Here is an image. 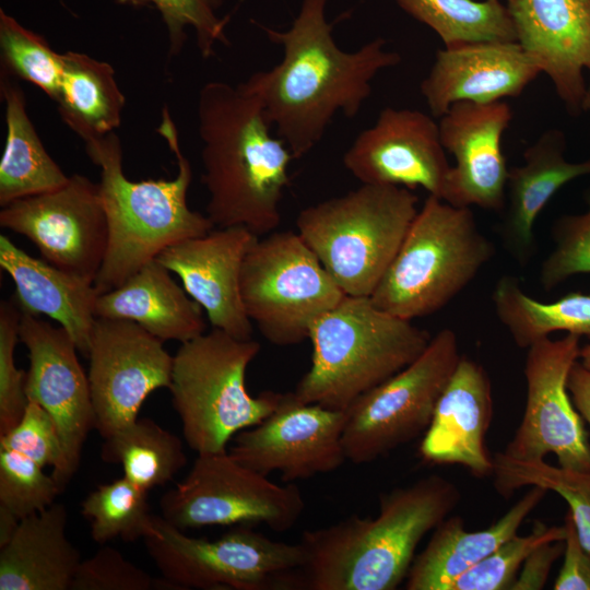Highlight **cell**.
Returning a JSON list of instances; mask_svg holds the SVG:
<instances>
[{"label":"cell","instance_id":"12","mask_svg":"<svg viewBox=\"0 0 590 590\" xmlns=\"http://www.w3.org/2000/svg\"><path fill=\"white\" fill-rule=\"evenodd\" d=\"M162 517L178 529L263 523L291 529L305 509L297 485H279L226 450L197 456L187 476L160 499Z\"/></svg>","mask_w":590,"mask_h":590},{"label":"cell","instance_id":"2","mask_svg":"<svg viewBox=\"0 0 590 590\" xmlns=\"http://www.w3.org/2000/svg\"><path fill=\"white\" fill-rule=\"evenodd\" d=\"M197 118L213 226H243L259 237L274 232L294 157L259 97L245 82L211 81L199 92Z\"/></svg>","mask_w":590,"mask_h":590},{"label":"cell","instance_id":"45","mask_svg":"<svg viewBox=\"0 0 590 590\" xmlns=\"http://www.w3.org/2000/svg\"><path fill=\"white\" fill-rule=\"evenodd\" d=\"M565 541L545 542L533 548L522 563L510 590L543 589L551 569L564 553Z\"/></svg>","mask_w":590,"mask_h":590},{"label":"cell","instance_id":"7","mask_svg":"<svg viewBox=\"0 0 590 590\" xmlns=\"http://www.w3.org/2000/svg\"><path fill=\"white\" fill-rule=\"evenodd\" d=\"M417 201L404 187L362 184L303 209L297 233L345 295L369 297L413 222Z\"/></svg>","mask_w":590,"mask_h":590},{"label":"cell","instance_id":"15","mask_svg":"<svg viewBox=\"0 0 590 590\" xmlns=\"http://www.w3.org/2000/svg\"><path fill=\"white\" fill-rule=\"evenodd\" d=\"M87 357L95 429L104 439L137 420L153 391L169 387L173 356L131 320L96 318Z\"/></svg>","mask_w":590,"mask_h":590},{"label":"cell","instance_id":"36","mask_svg":"<svg viewBox=\"0 0 590 590\" xmlns=\"http://www.w3.org/2000/svg\"><path fill=\"white\" fill-rule=\"evenodd\" d=\"M1 73L27 81L55 99L63 72L62 54L39 34L0 10Z\"/></svg>","mask_w":590,"mask_h":590},{"label":"cell","instance_id":"46","mask_svg":"<svg viewBox=\"0 0 590 590\" xmlns=\"http://www.w3.org/2000/svg\"><path fill=\"white\" fill-rule=\"evenodd\" d=\"M567 387L574 405L590 426V369L577 361L570 369Z\"/></svg>","mask_w":590,"mask_h":590},{"label":"cell","instance_id":"38","mask_svg":"<svg viewBox=\"0 0 590 590\" xmlns=\"http://www.w3.org/2000/svg\"><path fill=\"white\" fill-rule=\"evenodd\" d=\"M565 539L564 526L535 521L530 533L515 534L495 551L459 576L449 590H508L523 560L538 545Z\"/></svg>","mask_w":590,"mask_h":590},{"label":"cell","instance_id":"5","mask_svg":"<svg viewBox=\"0 0 590 590\" xmlns=\"http://www.w3.org/2000/svg\"><path fill=\"white\" fill-rule=\"evenodd\" d=\"M311 364L294 394L305 403L346 410L353 401L417 358L432 335L375 306L347 296L312 324Z\"/></svg>","mask_w":590,"mask_h":590},{"label":"cell","instance_id":"13","mask_svg":"<svg viewBox=\"0 0 590 590\" xmlns=\"http://www.w3.org/2000/svg\"><path fill=\"white\" fill-rule=\"evenodd\" d=\"M579 353L580 337L571 333L544 338L528 347L524 412L504 453L524 460L554 455L558 465L590 473L588 434L567 387Z\"/></svg>","mask_w":590,"mask_h":590},{"label":"cell","instance_id":"3","mask_svg":"<svg viewBox=\"0 0 590 590\" xmlns=\"http://www.w3.org/2000/svg\"><path fill=\"white\" fill-rule=\"evenodd\" d=\"M458 487L439 475L393 488L379 497L376 517L357 515L300 536L304 590H393L406 578L422 539L460 500Z\"/></svg>","mask_w":590,"mask_h":590},{"label":"cell","instance_id":"49","mask_svg":"<svg viewBox=\"0 0 590 590\" xmlns=\"http://www.w3.org/2000/svg\"><path fill=\"white\" fill-rule=\"evenodd\" d=\"M588 72L590 73V69H589ZM582 110L583 111H589L590 110V80H589V83L587 84V90H586V95H585V99H583Z\"/></svg>","mask_w":590,"mask_h":590},{"label":"cell","instance_id":"26","mask_svg":"<svg viewBox=\"0 0 590 590\" xmlns=\"http://www.w3.org/2000/svg\"><path fill=\"white\" fill-rule=\"evenodd\" d=\"M546 492L531 486L506 514L483 530L468 531L461 517H447L434 529L425 548L414 557L405 589L449 590L459 576L517 534Z\"/></svg>","mask_w":590,"mask_h":590},{"label":"cell","instance_id":"33","mask_svg":"<svg viewBox=\"0 0 590 590\" xmlns=\"http://www.w3.org/2000/svg\"><path fill=\"white\" fill-rule=\"evenodd\" d=\"M432 28L445 47L481 42H517L511 16L500 0H394Z\"/></svg>","mask_w":590,"mask_h":590},{"label":"cell","instance_id":"37","mask_svg":"<svg viewBox=\"0 0 590 590\" xmlns=\"http://www.w3.org/2000/svg\"><path fill=\"white\" fill-rule=\"evenodd\" d=\"M118 4L154 7L162 16L168 36V58L178 56L186 43V28H192L204 59L212 57L217 45H228L227 19L217 15L223 0H115Z\"/></svg>","mask_w":590,"mask_h":590},{"label":"cell","instance_id":"4","mask_svg":"<svg viewBox=\"0 0 590 590\" xmlns=\"http://www.w3.org/2000/svg\"><path fill=\"white\" fill-rule=\"evenodd\" d=\"M157 132L177 160L173 179L133 181L126 177L116 132L84 141L87 156L99 168L98 186L108 226L106 255L94 282L99 294L120 286L168 247L214 227L208 215L188 205L192 168L166 106Z\"/></svg>","mask_w":590,"mask_h":590},{"label":"cell","instance_id":"48","mask_svg":"<svg viewBox=\"0 0 590 590\" xmlns=\"http://www.w3.org/2000/svg\"><path fill=\"white\" fill-rule=\"evenodd\" d=\"M579 362L582 366L590 369V343L580 347Z\"/></svg>","mask_w":590,"mask_h":590},{"label":"cell","instance_id":"41","mask_svg":"<svg viewBox=\"0 0 590 590\" xmlns=\"http://www.w3.org/2000/svg\"><path fill=\"white\" fill-rule=\"evenodd\" d=\"M22 311L11 297L0 304V436L12 429L28 403L26 371L15 365L14 351L20 340Z\"/></svg>","mask_w":590,"mask_h":590},{"label":"cell","instance_id":"16","mask_svg":"<svg viewBox=\"0 0 590 590\" xmlns=\"http://www.w3.org/2000/svg\"><path fill=\"white\" fill-rule=\"evenodd\" d=\"M345 421V410L305 403L294 392L282 393L271 414L236 434L228 453L263 475L279 472L284 482L329 473L346 460Z\"/></svg>","mask_w":590,"mask_h":590},{"label":"cell","instance_id":"21","mask_svg":"<svg viewBox=\"0 0 590 590\" xmlns=\"http://www.w3.org/2000/svg\"><path fill=\"white\" fill-rule=\"evenodd\" d=\"M517 42L552 81L566 110L580 115L590 69V0H505Z\"/></svg>","mask_w":590,"mask_h":590},{"label":"cell","instance_id":"47","mask_svg":"<svg viewBox=\"0 0 590 590\" xmlns=\"http://www.w3.org/2000/svg\"><path fill=\"white\" fill-rule=\"evenodd\" d=\"M19 522L20 520L12 512L0 506V547L12 539Z\"/></svg>","mask_w":590,"mask_h":590},{"label":"cell","instance_id":"30","mask_svg":"<svg viewBox=\"0 0 590 590\" xmlns=\"http://www.w3.org/2000/svg\"><path fill=\"white\" fill-rule=\"evenodd\" d=\"M62 57V78L54 99L62 121L83 141L115 132L126 98L111 64L71 50Z\"/></svg>","mask_w":590,"mask_h":590},{"label":"cell","instance_id":"31","mask_svg":"<svg viewBox=\"0 0 590 590\" xmlns=\"http://www.w3.org/2000/svg\"><path fill=\"white\" fill-rule=\"evenodd\" d=\"M492 302L497 318L519 347L528 349L558 331L590 338V294L568 293L543 303L528 295L515 276L504 275L493 290Z\"/></svg>","mask_w":590,"mask_h":590},{"label":"cell","instance_id":"29","mask_svg":"<svg viewBox=\"0 0 590 590\" xmlns=\"http://www.w3.org/2000/svg\"><path fill=\"white\" fill-rule=\"evenodd\" d=\"M1 98L7 126L5 148L0 161L1 208L64 186L67 176L46 151L26 110L23 90L1 73Z\"/></svg>","mask_w":590,"mask_h":590},{"label":"cell","instance_id":"40","mask_svg":"<svg viewBox=\"0 0 590 590\" xmlns=\"http://www.w3.org/2000/svg\"><path fill=\"white\" fill-rule=\"evenodd\" d=\"M554 247L540 270V283L551 291L576 274L590 273V200L580 214L559 217L553 226Z\"/></svg>","mask_w":590,"mask_h":590},{"label":"cell","instance_id":"6","mask_svg":"<svg viewBox=\"0 0 590 590\" xmlns=\"http://www.w3.org/2000/svg\"><path fill=\"white\" fill-rule=\"evenodd\" d=\"M493 255L471 208L428 194L369 298L402 319L432 315L465 288Z\"/></svg>","mask_w":590,"mask_h":590},{"label":"cell","instance_id":"20","mask_svg":"<svg viewBox=\"0 0 590 590\" xmlns=\"http://www.w3.org/2000/svg\"><path fill=\"white\" fill-rule=\"evenodd\" d=\"M258 237L243 226L216 227L168 247L156 260L180 279L213 328L247 340L252 322L241 300L240 272Z\"/></svg>","mask_w":590,"mask_h":590},{"label":"cell","instance_id":"18","mask_svg":"<svg viewBox=\"0 0 590 590\" xmlns=\"http://www.w3.org/2000/svg\"><path fill=\"white\" fill-rule=\"evenodd\" d=\"M362 184L422 188L445 200L451 166L438 123L423 111L386 107L343 156Z\"/></svg>","mask_w":590,"mask_h":590},{"label":"cell","instance_id":"10","mask_svg":"<svg viewBox=\"0 0 590 590\" xmlns=\"http://www.w3.org/2000/svg\"><path fill=\"white\" fill-rule=\"evenodd\" d=\"M245 311L266 340L309 338L315 321L345 296L297 232H272L247 252L240 272Z\"/></svg>","mask_w":590,"mask_h":590},{"label":"cell","instance_id":"43","mask_svg":"<svg viewBox=\"0 0 590 590\" xmlns=\"http://www.w3.org/2000/svg\"><path fill=\"white\" fill-rule=\"evenodd\" d=\"M156 579L125 558L116 548L102 546L82 559L70 590H150Z\"/></svg>","mask_w":590,"mask_h":590},{"label":"cell","instance_id":"19","mask_svg":"<svg viewBox=\"0 0 590 590\" xmlns=\"http://www.w3.org/2000/svg\"><path fill=\"white\" fill-rule=\"evenodd\" d=\"M511 119V107L505 101L458 102L439 117L441 144L456 161L444 201L456 206L504 210L509 169L502 139Z\"/></svg>","mask_w":590,"mask_h":590},{"label":"cell","instance_id":"8","mask_svg":"<svg viewBox=\"0 0 590 590\" xmlns=\"http://www.w3.org/2000/svg\"><path fill=\"white\" fill-rule=\"evenodd\" d=\"M259 351L257 341L215 328L180 343L168 389L185 440L197 455L225 451L235 434L278 406L282 393L252 397L246 388L247 367Z\"/></svg>","mask_w":590,"mask_h":590},{"label":"cell","instance_id":"42","mask_svg":"<svg viewBox=\"0 0 590 590\" xmlns=\"http://www.w3.org/2000/svg\"><path fill=\"white\" fill-rule=\"evenodd\" d=\"M0 448L23 455L40 467L59 469L63 459L61 438L50 414L37 402L28 400L19 423L0 436Z\"/></svg>","mask_w":590,"mask_h":590},{"label":"cell","instance_id":"35","mask_svg":"<svg viewBox=\"0 0 590 590\" xmlns=\"http://www.w3.org/2000/svg\"><path fill=\"white\" fill-rule=\"evenodd\" d=\"M81 512L90 521L91 538L102 545L115 539L144 540L154 532L148 491L125 475L92 491L83 500Z\"/></svg>","mask_w":590,"mask_h":590},{"label":"cell","instance_id":"39","mask_svg":"<svg viewBox=\"0 0 590 590\" xmlns=\"http://www.w3.org/2000/svg\"><path fill=\"white\" fill-rule=\"evenodd\" d=\"M43 469L23 455L0 448V506L19 520L45 510L61 493Z\"/></svg>","mask_w":590,"mask_h":590},{"label":"cell","instance_id":"1","mask_svg":"<svg viewBox=\"0 0 590 590\" xmlns=\"http://www.w3.org/2000/svg\"><path fill=\"white\" fill-rule=\"evenodd\" d=\"M328 0H303L285 31L261 26L282 48V60L251 74L248 88L260 99L268 121L294 160L322 139L334 116L355 117L371 94V81L401 56L375 38L354 51L341 49L326 20Z\"/></svg>","mask_w":590,"mask_h":590},{"label":"cell","instance_id":"14","mask_svg":"<svg viewBox=\"0 0 590 590\" xmlns=\"http://www.w3.org/2000/svg\"><path fill=\"white\" fill-rule=\"evenodd\" d=\"M0 225L30 239L47 262L95 282L108 243L98 182L74 174L59 189L3 206Z\"/></svg>","mask_w":590,"mask_h":590},{"label":"cell","instance_id":"44","mask_svg":"<svg viewBox=\"0 0 590 590\" xmlns=\"http://www.w3.org/2000/svg\"><path fill=\"white\" fill-rule=\"evenodd\" d=\"M564 562L554 581V590H590V552L582 545L573 517L564 519Z\"/></svg>","mask_w":590,"mask_h":590},{"label":"cell","instance_id":"25","mask_svg":"<svg viewBox=\"0 0 590 590\" xmlns=\"http://www.w3.org/2000/svg\"><path fill=\"white\" fill-rule=\"evenodd\" d=\"M0 267L15 285L12 298L21 311L59 322L87 357L99 295L94 283L34 258L4 235L0 236Z\"/></svg>","mask_w":590,"mask_h":590},{"label":"cell","instance_id":"17","mask_svg":"<svg viewBox=\"0 0 590 590\" xmlns=\"http://www.w3.org/2000/svg\"><path fill=\"white\" fill-rule=\"evenodd\" d=\"M19 337L28 352L27 398L50 414L61 438L62 463L51 475L62 492L79 468L88 433L95 429L88 377L73 339L61 326L22 312Z\"/></svg>","mask_w":590,"mask_h":590},{"label":"cell","instance_id":"24","mask_svg":"<svg viewBox=\"0 0 590 590\" xmlns=\"http://www.w3.org/2000/svg\"><path fill=\"white\" fill-rule=\"evenodd\" d=\"M565 150L564 132L550 129L524 150V163L508 170L500 235L521 264L534 253V223L547 202L567 182L590 175V157L569 162Z\"/></svg>","mask_w":590,"mask_h":590},{"label":"cell","instance_id":"9","mask_svg":"<svg viewBox=\"0 0 590 590\" xmlns=\"http://www.w3.org/2000/svg\"><path fill=\"white\" fill-rule=\"evenodd\" d=\"M143 541L163 578L176 589H297L305 560L300 543L272 540L249 526L206 540L154 515V532Z\"/></svg>","mask_w":590,"mask_h":590},{"label":"cell","instance_id":"32","mask_svg":"<svg viewBox=\"0 0 590 590\" xmlns=\"http://www.w3.org/2000/svg\"><path fill=\"white\" fill-rule=\"evenodd\" d=\"M104 440L103 460L120 464L123 475L145 491L170 482L187 463L180 438L149 417Z\"/></svg>","mask_w":590,"mask_h":590},{"label":"cell","instance_id":"11","mask_svg":"<svg viewBox=\"0 0 590 590\" xmlns=\"http://www.w3.org/2000/svg\"><path fill=\"white\" fill-rule=\"evenodd\" d=\"M460 357L455 331L444 328L411 364L353 401L342 435L346 460L371 462L425 433Z\"/></svg>","mask_w":590,"mask_h":590},{"label":"cell","instance_id":"23","mask_svg":"<svg viewBox=\"0 0 590 590\" xmlns=\"http://www.w3.org/2000/svg\"><path fill=\"white\" fill-rule=\"evenodd\" d=\"M492 416L489 377L481 364L461 355L424 433L421 457L432 464L462 465L477 477L492 475L494 461L485 446Z\"/></svg>","mask_w":590,"mask_h":590},{"label":"cell","instance_id":"34","mask_svg":"<svg viewBox=\"0 0 590 590\" xmlns=\"http://www.w3.org/2000/svg\"><path fill=\"white\" fill-rule=\"evenodd\" d=\"M494 486L504 497L526 486L553 491L568 504L582 545L590 552V473L552 465L544 459L524 460L497 452L493 456Z\"/></svg>","mask_w":590,"mask_h":590},{"label":"cell","instance_id":"28","mask_svg":"<svg viewBox=\"0 0 590 590\" xmlns=\"http://www.w3.org/2000/svg\"><path fill=\"white\" fill-rule=\"evenodd\" d=\"M67 526V507L56 503L20 520L0 547V590H70L82 559Z\"/></svg>","mask_w":590,"mask_h":590},{"label":"cell","instance_id":"27","mask_svg":"<svg viewBox=\"0 0 590 590\" xmlns=\"http://www.w3.org/2000/svg\"><path fill=\"white\" fill-rule=\"evenodd\" d=\"M202 310L156 259L95 303L96 318L131 320L163 342L184 343L205 332Z\"/></svg>","mask_w":590,"mask_h":590},{"label":"cell","instance_id":"22","mask_svg":"<svg viewBox=\"0 0 590 590\" xmlns=\"http://www.w3.org/2000/svg\"><path fill=\"white\" fill-rule=\"evenodd\" d=\"M540 73L518 42L471 43L437 50L420 88L430 114L439 118L458 102L517 97Z\"/></svg>","mask_w":590,"mask_h":590}]
</instances>
